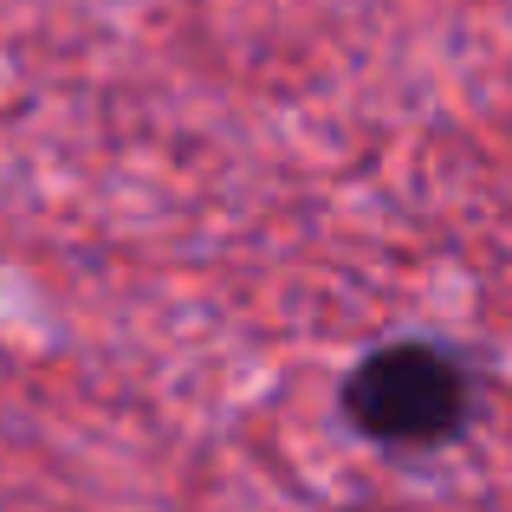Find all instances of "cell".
Here are the masks:
<instances>
[{"label":"cell","instance_id":"1","mask_svg":"<svg viewBox=\"0 0 512 512\" xmlns=\"http://www.w3.org/2000/svg\"><path fill=\"white\" fill-rule=\"evenodd\" d=\"M344 409L370 441L435 448L467 422V376L454 357H441L428 344H389L350 370Z\"/></svg>","mask_w":512,"mask_h":512}]
</instances>
